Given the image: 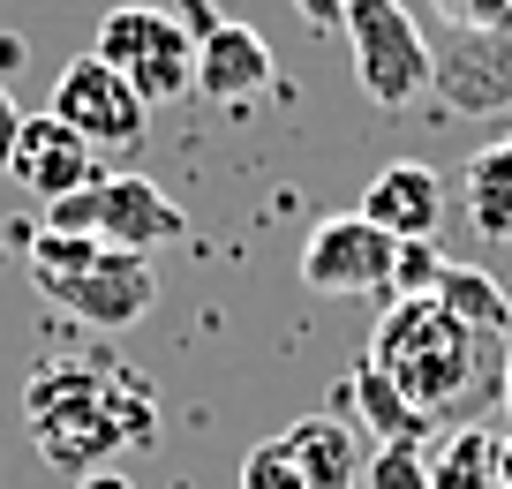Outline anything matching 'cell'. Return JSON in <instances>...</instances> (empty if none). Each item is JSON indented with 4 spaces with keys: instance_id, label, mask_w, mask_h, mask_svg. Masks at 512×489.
<instances>
[{
    "instance_id": "6da1fadb",
    "label": "cell",
    "mask_w": 512,
    "mask_h": 489,
    "mask_svg": "<svg viewBox=\"0 0 512 489\" xmlns=\"http://www.w3.org/2000/svg\"><path fill=\"white\" fill-rule=\"evenodd\" d=\"M23 429L53 474H98L121 452L159 444V384L136 362L91 339V347H53L23 377Z\"/></svg>"
},
{
    "instance_id": "7a4b0ae2",
    "label": "cell",
    "mask_w": 512,
    "mask_h": 489,
    "mask_svg": "<svg viewBox=\"0 0 512 489\" xmlns=\"http://www.w3.org/2000/svg\"><path fill=\"white\" fill-rule=\"evenodd\" d=\"M505 354L512 339L467 332L437 294H400L384 309V324L369 332L362 362H377L400 384L422 422H467L482 399H505Z\"/></svg>"
},
{
    "instance_id": "3957f363",
    "label": "cell",
    "mask_w": 512,
    "mask_h": 489,
    "mask_svg": "<svg viewBox=\"0 0 512 489\" xmlns=\"http://www.w3.org/2000/svg\"><path fill=\"white\" fill-rule=\"evenodd\" d=\"M23 264H31V286L68 309L83 332H128V324H144L151 301H159V271L151 256H128V249H106L91 234H46L38 226L23 241Z\"/></svg>"
},
{
    "instance_id": "277c9868",
    "label": "cell",
    "mask_w": 512,
    "mask_h": 489,
    "mask_svg": "<svg viewBox=\"0 0 512 489\" xmlns=\"http://www.w3.org/2000/svg\"><path fill=\"white\" fill-rule=\"evenodd\" d=\"M91 53L113 68V76L136 83L144 106H174V98L196 91V31L174 16V8H144V0L106 8Z\"/></svg>"
},
{
    "instance_id": "5b68a950",
    "label": "cell",
    "mask_w": 512,
    "mask_h": 489,
    "mask_svg": "<svg viewBox=\"0 0 512 489\" xmlns=\"http://www.w3.org/2000/svg\"><path fill=\"white\" fill-rule=\"evenodd\" d=\"M339 38L354 46V83H362L369 106L407 113L430 98V31L407 16L400 0H354Z\"/></svg>"
},
{
    "instance_id": "8992f818",
    "label": "cell",
    "mask_w": 512,
    "mask_h": 489,
    "mask_svg": "<svg viewBox=\"0 0 512 489\" xmlns=\"http://www.w3.org/2000/svg\"><path fill=\"white\" fill-rule=\"evenodd\" d=\"M430 91L445 113H505L512 106V31H467V23H437L430 38Z\"/></svg>"
},
{
    "instance_id": "52a82bcc",
    "label": "cell",
    "mask_w": 512,
    "mask_h": 489,
    "mask_svg": "<svg viewBox=\"0 0 512 489\" xmlns=\"http://www.w3.org/2000/svg\"><path fill=\"white\" fill-rule=\"evenodd\" d=\"M53 121H68L91 151H136L144 143V121H151V106L136 98V83L128 76H113L98 53H83V61H68L61 76H53Z\"/></svg>"
},
{
    "instance_id": "ba28073f",
    "label": "cell",
    "mask_w": 512,
    "mask_h": 489,
    "mask_svg": "<svg viewBox=\"0 0 512 489\" xmlns=\"http://www.w3.org/2000/svg\"><path fill=\"white\" fill-rule=\"evenodd\" d=\"M392 271H400V241L377 234L362 211L309 226V241H302V286L309 294H339V301L392 294Z\"/></svg>"
},
{
    "instance_id": "9c48e42d",
    "label": "cell",
    "mask_w": 512,
    "mask_h": 489,
    "mask_svg": "<svg viewBox=\"0 0 512 489\" xmlns=\"http://www.w3.org/2000/svg\"><path fill=\"white\" fill-rule=\"evenodd\" d=\"M91 241L128 256H159L174 241H189V211L144 174H106L98 181V211H91Z\"/></svg>"
},
{
    "instance_id": "30bf717a",
    "label": "cell",
    "mask_w": 512,
    "mask_h": 489,
    "mask_svg": "<svg viewBox=\"0 0 512 489\" xmlns=\"http://www.w3.org/2000/svg\"><path fill=\"white\" fill-rule=\"evenodd\" d=\"M8 174H16L38 204H61V196H76V189H98V181H106V166H98V151H91L68 121H53V113H23V128H16V166H8Z\"/></svg>"
},
{
    "instance_id": "8fae6325",
    "label": "cell",
    "mask_w": 512,
    "mask_h": 489,
    "mask_svg": "<svg viewBox=\"0 0 512 489\" xmlns=\"http://www.w3.org/2000/svg\"><path fill=\"white\" fill-rule=\"evenodd\" d=\"M445 204H452L445 181H437V166H422V158H392L362 189V219L377 226V234H392V241H437Z\"/></svg>"
},
{
    "instance_id": "7c38bea8",
    "label": "cell",
    "mask_w": 512,
    "mask_h": 489,
    "mask_svg": "<svg viewBox=\"0 0 512 489\" xmlns=\"http://www.w3.org/2000/svg\"><path fill=\"white\" fill-rule=\"evenodd\" d=\"M264 83H272V46H264V31L219 16L204 38H196V98L241 106V98H256Z\"/></svg>"
},
{
    "instance_id": "4fadbf2b",
    "label": "cell",
    "mask_w": 512,
    "mask_h": 489,
    "mask_svg": "<svg viewBox=\"0 0 512 489\" xmlns=\"http://www.w3.org/2000/svg\"><path fill=\"white\" fill-rule=\"evenodd\" d=\"M279 444L294 452V467H302L309 489H362V474H369V444L354 437L339 414H302Z\"/></svg>"
},
{
    "instance_id": "5bb4252c",
    "label": "cell",
    "mask_w": 512,
    "mask_h": 489,
    "mask_svg": "<svg viewBox=\"0 0 512 489\" xmlns=\"http://www.w3.org/2000/svg\"><path fill=\"white\" fill-rule=\"evenodd\" d=\"M460 196H467V219H475L482 241H512V128H505V143H482L467 158Z\"/></svg>"
},
{
    "instance_id": "9a60e30c",
    "label": "cell",
    "mask_w": 512,
    "mask_h": 489,
    "mask_svg": "<svg viewBox=\"0 0 512 489\" xmlns=\"http://www.w3.org/2000/svg\"><path fill=\"white\" fill-rule=\"evenodd\" d=\"M430 294L445 301L452 316H460L467 332L512 339V301H505V286H497L490 271H475V264H452V256H437V279H430Z\"/></svg>"
},
{
    "instance_id": "2e32d148",
    "label": "cell",
    "mask_w": 512,
    "mask_h": 489,
    "mask_svg": "<svg viewBox=\"0 0 512 489\" xmlns=\"http://www.w3.org/2000/svg\"><path fill=\"white\" fill-rule=\"evenodd\" d=\"M347 399H354V414L369 422V437H377V444H422V437H430V422L407 407V392L384 377L377 362H354L347 369Z\"/></svg>"
},
{
    "instance_id": "e0dca14e",
    "label": "cell",
    "mask_w": 512,
    "mask_h": 489,
    "mask_svg": "<svg viewBox=\"0 0 512 489\" xmlns=\"http://www.w3.org/2000/svg\"><path fill=\"white\" fill-rule=\"evenodd\" d=\"M430 489H505V467H497V429L460 422L430 459Z\"/></svg>"
},
{
    "instance_id": "ac0fdd59",
    "label": "cell",
    "mask_w": 512,
    "mask_h": 489,
    "mask_svg": "<svg viewBox=\"0 0 512 489\" xmlns=\"http://www.w3.org/2000/svg\"><path fill=\"white\" fill-rule=\"evenodd\" d=\"M362 489H430V459H422V444H369Z\"/></svg>"
},
{
    "instance_id": "d6986e66",
    "label": "cell",
    "mask_w": 512,
    "mask_h": 489,
    "mask_svg": "<svg viewBox=\"0 0 512 489\" xmlns=\"http://www.w3.org/2000/svg\"><path fill=\"white\" fill-rule=\"evenodd\" d=\"M241 489H309V482H302V467H294L287 444L264 437V444H249V452H241Z\"/></svg>"
},
{
    "instance_id": "ffe728a7",
    "label": "cell",
    "mask_w": 512,
    "mask_h": 489,
    "mask_svg": "<svg viewBox=\"0 0 512 489\" xmlns=\"http://www.w3.org/2000/svg\"><path fill=\"white\" fill-rule=\"evenodd\" d=\"M437 23H467V31H512V0H430Z\"/></svg>"
},
{
    "instance_id": "44dd1931",
    "label": "cell",
    "mask_w": 512,
    "mask_h": 489,
    "mask_svg": "<svg viewBox=\"0 0 512 489\" xmlns=\"http://www.w3.org/2000/svg\"><path fill=\"white\" fill-rule=\"evenodd\" d=\"M347 8L354 0H294V16H302L309 31H347Z\"/></svg>"
},
{
    "instance_id": "7402d4cb",
    "label": "cell",
    "mask_w": 512,
    "mask_h": 489,
    "mask_svg": "<svg viewBox=\"0 0 512 489\" xmlns=\"http://www.w3.org/2000/svg\"><path fill=\"white\" fill-rule=\"evenodd\" d=\"M16 128H23V113H16V98L0 91V174L16 166Z\"/></svg>"
},
{
    "instance_id": "603a6c76",
    "label": "cell",
    "mask_w": 512,
    "mask_h": 489,
    "mask_svg": "<svg viewBox=\"0 0 512 489\" xmlns=\"http://www.w3.org/2000/svg\"><path fill=\"white\" fill-rule=\"evenodd\" d=\"M68 489H136V482H128L121 467H98V474H76V482H68Z\"/></svg>"
},
{
    "instance_id": "cb8c5ba5",
    "label": "cell",
    "mask_w": 512,
    "mask_h": 489,
    "mask_svg": "<svg viewBox=\"0 0 512 489\" xmlns=\"http://www.w3.org/2000/svg\"><path fill=\"white\" fill-rule=\"evenodd\" d=\"M497 467H505V489H512V429L497 437Z\"/></svg>"
},
{
    "instance_id": "d4e9b609",
    "label": "cell",
    "mask_w": 512,
    "mask_h": 489,
    "mask_svg": "<svg viewBox=\"0 0 512 489\" xmlns=\"http://www.w3.org/2000/svg\"><path fill=\"white\" fill-rule=\"evenodd\" d=\"M505 414H512V354H505Z\"/></svg>"
}]
</instances>
